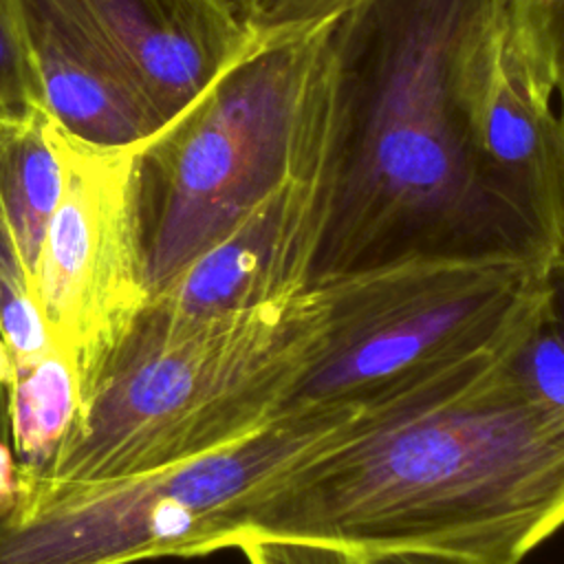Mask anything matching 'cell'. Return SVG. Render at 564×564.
<instances>
[{"label": "cell", "instance_id": "obj_14", "mask_svg": "<svg viewBox=\"0 0 564 564\" xmlns=\"http://www.w3.org/2000/svg\"><path fill=\"white\" fill-rule=\"evenodd\" d=\"M502 366L531 403L564 416V249L549 262L542 297Z\"/></svg>", "mask_w": 564, "mask_h": 564}, {"label": "cell", "instance_id": "obj_3", "mask_svg": "<svg viewBox=\"0 0 564 564\" xmlns=\"http://www.w3.org/2000/svg\"><path fill=\"white\" fill-rule=\"evenodd\" d=\"M319 328L311 286L275 304L163 328L141 311L79 414L33 478L84 482L152 469L227 445L275 416Z\"/></svg>", "mask_w": 564, "mask_h": 564}, {"label": "cell", "instance_id": "obj_22", "mask_svg": "<svg viewBox=\"0 0 564 564\" xmlns=\"http://www.w3.org/2000/svg\"><path fill=\"white\" fill-rule=\"evenodd\" d=\"M555 121H557V154H560V214H557V240L564 249V77L555 90Z\"/></svg>", "mask_w": 564, "mask_h": 564}, {"label": "cell", "instance_id": "obj_20", "mask_svg": "<svg viewBox=\"0 0 564 564\" xmlns=\"http://www.w3.org/2000/svg\"><path fill=\"white\" fill-rule=\"evenodd\" d=\"M364 564H480V562L456 555V553L430 551V549H379V551H364Z\"/></svg>", "mask_w": 564, "mask_h": 564}, {"label": "cell", "instance_id": "obj_12", "mask_svg": "<svg viewBox=\"0 0 564 564\" xmlns=\"http://www.w3.org/2000/svg\"><path fill=\"white\" fill-rule=\"evenodd\" d=\"M62 192V165L44 110L0 117V223L7 227L33 289L51 214Z\"/></svg>", "mask_w": 564, "mask_h": 564}, {"label": "cell", "instance_id": "obj_4", "mask_svg": "<svg viewBox=\"0 0 564 564\" xmlns=\"http://www.w3.org/2000/svg\"><path fill=\"white\" fill-rule=\"evenodd\" d=\"M324 26L258 46L134 145L130 189L148 297L302 176Z\"/></svg>", "mask_w": 564, "mask_h": 564}, {"label": "cell", "instance_id": "obj_11", "mask_svg": "<svg viewBox=\"0 0 564 564\" xmlns=\"http://www.w3.org/2000/svg\"><path fill=\"white\" fill-rule=\"evenodd\" d=\"M467 108L489 174L560 245L555 106L533 84L509 22L480 46L471 64Z\"/></svg>", "mask_w": 564, "mask_h": 564}, {"label": "cell", "instance_id": "obj_6", "mask_svg": "<svg viewBox=\"0 0 564 564\" xmlns=\"http://www.w3.org/2000/svg\"><path fill=\"white\" fill-rule=\"evenodd\" d=\"M549 262H408L313 286L319 328L275 414L357 408L445 366L507 350L542 297Z\"/></svg>", "mask_w": 564, "mask_h": 564}, {"label": "cell", "instance_id": "obj_9", "mask_svg": "<svg viewBox=\"0 0 564 564\" xmlns=\"http://www.w3.org/2000/svg\"><path fill=\"white\" fill-rule=\"evenodd\" d=\"M161 128L258 48L231 0H73Z\"/></svg>", "mask_w": 564, "mask_h": 564}, {"label": "cell", "instance_id": "obj_13", "mask_svg": "<svg viewBox=\"0 0 564 564\" xmlns=\"http://www.w3.org/2000/svg\"><path fill=\"white\" fill-rule=\"evenodd\" d=\"M82 408L79 379L64 352L13 364L7 386V423L11 447L26 474L37 476L68 436Z\"/></svg>", "mask_w": 564, "mask_h": 564}, {"label": "cell", "instance_id": "obj_18", "mask_svg": "<svg viewBox=\"0 0 564 564\" xmlns=\"http://www.w3.org/2000/svg\"><path fill=\"white\" fill-rule=\"evenodd\" d=\"M42 110L40 95L7 0H0V117Z\"/></svg>", "mask_w": 564, "mask_h": 564}, {"label": "cell", "instance_id": "obj_10", "mask_svg": "<svg viewBox=\"0 0 564 564\" xmlns=\"http://www.w3.org/2000/svg\"><path fill=\"white\" fill-rule=\"evenodd\" d=\"M48 119L99 148H134L161 130L130 75L73 0H7Z\"/></svg>", "mask_w": 564, "mask_h": 564}, {"label": "cell", "instance_id": "obj_16", "mask_svg": "<svg viewBox=\"0 0 564 564\" xmlns=\"http://www.w3.org/2000/svg\"><path fill=\"white\" fill-rule=\"evenodd\" d=\"M509 24L538 90L555 99L564 77V0H507Z\"/></svg>", "mask_w": 564, "mask_h": 564}, {"label": "cell", "instance_id": "obj_2", "mask_svg": "<svg viewBox=\"0 0 564 564\" xmlns=\"http://www.w3.org/2000/svg\"><path fill=\"white\" fill-rule=\"evenodd\" d=\"M507 350L357 405L245 502L234 546L273 535L520 564L564 527V416L516 388Z\"/></svg>", "mask_w": 564, "mask_h": 564}, {"label": "cell", "instance_id": "obj_23", "mask_svg": "<svg viewBox=\"0 0 564 564\" xmlns=\"http://www.w3.org/2000/svg\"><path fill=\"white\" fill-rule=\"evenodd\" d=\"M11 377H13V355L4 344V339L0 337V386L7 388Z\"/></svg>", "mask_w": 564, "mask_h": 564}, {"label": "cell", "instance_id": "obj_21", "mask_svg": "<svg viewBox=\"0 0 564 564\" xmlns=\"http://www.w3.org/2000/svg\"><path fill=\"white\" fill-rule=\"evenodd\" d=\"M26 474L11 443L0 438V513L11 511L26 496Z\"/></svg>", "mask_w": 564, "mask_h": 564}, {"label": "cell", "instance_id": "obj_1", "mask_svg": "<svg viewBox=\"0 0 564 564\" xmlns=\"http://www.w3.org/2000/svg\"><path fill=\"white\" fill-rule=\"evenodd\" d=\"M507 0H361L308 84V286L430 260L549 262L562 247L482 163L471 64Z\"/></svg>", "mask_w": 564, "mask_h": 564}, {"label": "cell", "instance_id": "obj_7", "mask_svg": "<svg viewBox=\"0 0 564 564\" xmlns=\"http://www.w3.org/2000/svg\"><path fill=\"white\" fill-rule=\"evenodd\" d=\"M62 192L33 293L51 344L73 364L82 401L148 302L130 167L134 148H99L51 121Z\"/></svg>", "mask_w": 564, "mask_h": 564}, {"label": "cell", "instance_id": "obj_19", "mask_svg": "<svg viewBox=\"0 0 564 564\" xmlns=\"http://www.w3.org/2000/svg\"><path fill=\"white\" fill-rule=\"evenodd\" d=\"M236 549L249 564H364V553L357 549L300 538L253 535Z\"/></svg>", "mask_w": 564, "mask_h": 564}, {"label": "cell", "instance_id": "obj_15", "mask_svg": "<svg viewBox=\"0 0 564 564\" xmlns=\"http://www.w3.org/2000/svg\"><path fill=\"white\" fill-rule=\"evenodd\" d=\"M0 337L13 364L44 355L53 344L18 249L0 223Z\"/></svg>", "mask_w": 564, "mask_h": 564}, {"label": "cell", "instance_id": "obj_8", "mask_svg": "<svg viewBox=\"0 0 564 564\" xmlns=\"http://www.w3.org/2000/svg\"><path fill=\"white\" fill-rule=\"evenodd\" d=\"M311 183L295 176L187 262L141 313L163 328H181L275 304L311 289Z\"/></svg>", "mask_w": 564, "mask_h": 564}, {"label": "cell", "instance_id": "obj_17", "mask_svg": "<svg viewBox=\"0 0 564 564\" xmlns=\"http://www.w3.org/2000/svg\"><path fill=\"white\" fill-rule=\"evenodd\" d=\"M247 29L258 40V46L293 40L326 22L335 20L344 11L352 9L361 0H231Z\"/></svg>", "mask_w": 564, "mask_h": 564}, {"label": "cell", "instance_id": "obj_5", "mask_svg": "<svg viewBox=\"0 0 564 564\" xmlns=\"http://www.w3.org/2000/svg\"><path fill=\"white\" fill-rule=\"evenodd\" d=\"M357 408L280 412L216 449L84 482L29 480L0 513V564H132L234 546L245 502Z\"/></svg>", "mask_w": 564, "mask_h": 564}]
</instances>
